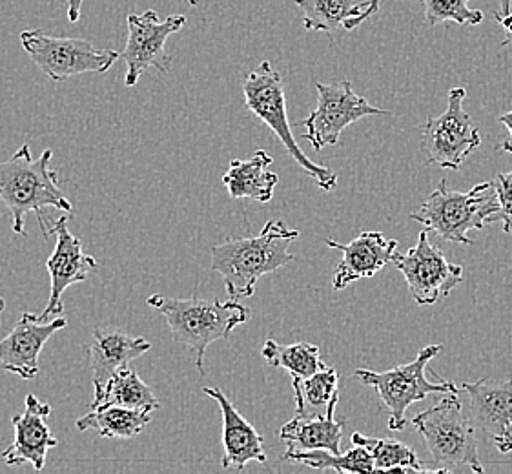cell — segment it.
<instances>
[{"label":"cell","mask_w":512,"mask_h":474,"mask_svg":"<svg viewBox=\"0 0 512 474\" xmlns=\"http://www.w3.org/2000/svg\"><path fill=\"white\" fill-rule=\"evenodd\" d=\"M500 8H502V17H509L512 13V0H500Z\"/></svg>","instance_id":"cell-35"},{"label":"cell","mask_w":512,"mask_h":474,"mask_svg":"<svg viewBox=\"0 0 512 474\" xmlns=\"http://www.w3.org/2000/svg\"><path fill=\"white\" fill-rule=\"evenodd\" d=\"M350 440L352 444L363 445L369 451L376 473H438L436 469L423 467L416 453L398 440L369 438L359 433L352 434Z\"/></svg>","instance_id":"cell-23"},{"label":"cell","mask_w":512,"mask_h":474,"mask_svg":"<svg viewBox=\"0 0 512 474\" xmlns=\"http://www.w3.org/2000/svg\"><path fill=\"white\" fill-rule=\"evenodd\" d=\"M327 245L341 252V259L334 268L332 287L343 290L359 279L372 278L379 270L392 263L398 241L387 239L381 232H361L349 245L327 239Z\"/></svg>","instance_id":"cell-17"},{"label":"cell","mask_w":512,"mask_h":474,"mask_svg":"<svg viewBox=\"0 0 512 474\" xmlns=\"http://www.w3.org/2000/svg\"><path fill=\"white\" fill-rule=\"evenodd\" d=\"M152 309L159 310L174 341L195 352L199 374H205L206 349L219 340H226L236 327L252 318V310L237 299H175L154 294L146 299Z\"/></svg>","instance_id":"cell-3"},{"label":"cell","mask_w":512,"mask_h":474,"mask_svg":"<svg viewBox=\"0 0 512 474\" xmlns=\"http://www.w3.org/2000/svg\"><path fill=\"white\" fill-rule=\"evenodd\" d=\"M339 396L330 403L328 411L321 416H294L290 422L281 427L279 438L287 442L288 449L297 451H330L341 453V440L345 422L334 418Z\"/></svg>","instance_id":"cell-20"},{"label":"cell","mask_w":512,"mask_h":474,"mask_svg":"<svg viewBox=\"0 0 512 474\" xmlns=\"http://www.w3.org/2000/svg\"><path fill=\"white\" fill-rule=\"evenodd\" d=\"M283 462L303 464L318 471L332 469L336 473H376L369 451L363 445H356L345 454L330 451H296L287 449L281 456Z\"/></svg>","instance_id":"cell-27"},{"label":"cell","mask_w":512,"mask_h":474,"mask_svg":"<svg viewBox=\"0 0 512 474\" xmlns=\"http://www.w3.org/2000/svg\"><path fill=\"white\" fill-rule=\"evenodd\" d=\"M21 44L31 62L55 83L82 73L108 72L121 59L115 50H97L88 41L52 37L41 30L22 31Z\"/></svg>","instance_id":"cell-8"},{"label":"cell","mask_w":512,"mask_h":474,"mask_svg":"<svg viewBox=\"0 0 512 474\" xmlns=\"http://www.w3.org/2000/svg\"><path fill=\"white\" fill-rule=\"evenodd\" d=\"M84 0H68V19L70 22L79 21Z\"/></svg>","instance_id":"cell-34"},{"label":"cell","mask_w":512,"mask_h":474,"mask_svg":"<svg viewBox=\"0 0 512 474\" xmlns=\"http://www.w3.org/2000/svg\"><path fill=\"white\" fill-rule=\"evenodd\" d=\"M379 6H381V0H369V8L363 11L361 15H358V17H354V19H349V21L345 22V24H343V28L349 31L356 30L361 22L367 21V19H370L372 15H376V13H378Z\"/></svg>","instance_id":"cell-31"},{"label":"cell","mask_w":512,"mask_h":474,"mask_svg":"<svg viewBox=\"0 0 512 474\" xmlns=\"http://www.w3.org/2000/svg\"><path fill=\"white\" fill-rule=\"evenodd\" d=\"M66 325L68 321L61 316L52 321H39L35 314L22 312L19 323L0 341V367L21 376L22 380H33L39 374V356L46 341Z\"/></svg>","instance_id":"cell-16"},{"label":"cell","mask_w":512,"mask_h":474,"mask_svg":"<svg viewBox=\"0 0 512 474\" xmlns=\"http://www.w3.org/2000/svg\"><path fill=\"white\" fill-rule=\"evenodd\" d=\"M92 338L86 351L93 372V400H99L113 376L150 351L152 343L144 338L130 336L121 329H95Z\"/></svg>","instance_id":"cell-18"},{"label":"cell","mask_w":512,"mask_h":474,"mask_svg":"<svg viewBox=\"0 0 512 474\" xmlns=\"http://www.w3.org/2000/svg\"><path fill=\"white\" fill-rule=\"evenodd\" d=\"M410 219L445 241L471 245V230H483L500 221V201L494 181L472 186L467 192H452L447 179H441L438 188L425 199L418 212L410 214Z\"/></svg>","instance_id":"cell-4"},{"label":"cell","mask_w":512,"mask_h":474,"mask_svg":"<svg viewBox=\"0 0 512 474\" xmlns=\"http://www.w3.org/2000/svg\"><path fill=\"white\" fill-rule=\"evenodd\" d=\"M190 6H197V0H186Z\"/></svg>","instance_id":"cell-37"},{"label":"cell","mask_w":512,"mask_h":474,"mask_svg":"<svg viewBox=\"0 0 512 474\" xmlns=\"http://www.w3.org/2000/svg\"><path fill=\"white\" fill-rule=\"evenodd\" d=\"M465 97V88H452L447 110L423 126L421 150L427 155L429 165L458 170L463 161L482 145L480 130L472 123L471 115L463 110Z\"/></svg>","instance_id":"cell-9"},{"label":"cell","mask_w":512,"mask_h":474,"mask_svg":"<svg viewBox=\"0 0 512 474\" xmlns=\"http://www.w3.org/2000/svg\"><path fill=\"white\" fill-rule=\"evenodd\" d=\"M50 234L57 236L55 250L46 261L48 274L52 279V292H50L48 307L37 316L39 321H52L59 318L64 310L62 305L64 290L70 289L75 283H84L90 276V272L97 268L95 258L84 252L81 237L73 236L68 230V216L59 217L53 223V227H50Z\"/></svg>","instance_id":"cell-13"},{"label":"cell","mask_w":512,"mask_h":474,"mask_svg":"<svg viewBox=\"0 0 512 474\" xmlns=\"http://www.w3.org/2000/svg\"><path fill=\"white\" fill-rule=\"evenodd\" d=\"M6 309V301L0 296V325H2V312Z\"/></svg>","instance_id":"cell-36"},{"label":"cell","mask_w":512,"mask_h":474,"mask_svg":"<svg viewBox=\"0 0 512 474\" xmlns=\"http://www.w3.org/2000/svg\"><path fill=\"white\" fill-rule=\"evenodd\" d=\"M303 10V26L308 31L332 33L349 19H354L369 8V0H296Z\"/></svg>","instance_id":"cell-28"},{"label":"cell","mask_w":512,"mask_h":474,"mask_svg":"<svg viewBox=\"0 0 512 474\" xmlns=\"http://www.w3.org/2000/svg\"><path fill=\"white\" fill-rule=\"evenodd\" d=\"M440 343L423 347L414 361L398 365L394 369L385 372L367 371L358 369L354 372V378L367 387H372L378 392L379 400L383 407L389 411L390 431H403L407 425V411L412 403L421 402L429 398L431 394H458L461 387L456 383L438 382L432 383L425 378L427 367L438 354Z\"/></svg>","instance_id":"cell-6"},{"label":"cell","mask_w":512,"mask_h":474,"mask_svg":"<svg viewBox=\"0 0 512 474\" xmlns=\"http://www.w3.org/2000/svg\"><path fill=\"white\" fill-rule=\"evenodd\" d=\"M471 0H421L425 10V21L431 26L441 22H458L463 26H478L483 22L480 10L469 8Z\"/></svg>","instance_id":"cell-29"},{"label":"cell","mask_w":512,"mask_h":474,"mask_svg":"<svg viewBox=\"0 0 512 474\" xmlns=\"http://www.w3.org/2000/svg\"><path fill=\"white\" fill-rule=\"evenodd\" d=\"M500 123L509 130V139L503 141L502 145L498 146L505 154H512V110L507 114L500 115Z\"/></svg>","instance_id":"cell-32"},{"label":"cell","mask_w":512,"mask_h":474,"mask_svg":"<svg viewBox=\"0 0 512 474\" xmlns=\"http://www.w3.org/2000/svg\"><path fill=\"white\" fill-rule=\"evenodd\" d=\"M52 407L41 402L35 394L26 396L24 413L15 414L11 425L15 429L13 444L2 453V460L10 467L31 464L37 473H41L46 464V454L59 445V440L53 436L48 427V416Z\"/></svg>","instance_id":"cell-15"},{"label":"cell","mask_w":512,"mask_h":474,"mask_svg":"<svg viewBox=\"0 0 512 474\" xmlns=\"http://www.w3.org/2000/svg\"><path fill=\"white\" fill-rule=\"evenodd\" d=\"M52 157L53 150L48 148L39 159H33L30 145H22L8 161L0 163V207L10 212L11 228L17 236L26 234L24 221L28 214L37 216L44 237H48L42 212L46 208L72 212V203L57 185Z\"/></svg>","instance_id":"cell-1"},{"label":"cell","mask_w":512,"mask_h":474,"mask_svg":"<svg viewBox=\"0 0 512 474\" xmlns=\"http://www.w3.org/2000/svg\"><path fill=\"white\" fill-rule=\"evenodd\" d=\"M471 402L472 422L500 453L512 451V380L482 378L461 383Z\"/></svg>","instance_id":"cell-14"},{"label":"cell","mask_w":512,"mask_h":474,"mask_svg":"<svg viewBox=\"0 0 512 474\" xmlns=\"http://www.w3.org/2000/svg\"><path fill=\"white\" fill-rule=\"evenodd\" d=\"M494 19L498 21V24L502 26L503 30L507 31V37H505L502 42L503 48H511L512 50V13L509 17H502L500 13H496Z\"/></svg>","instance_id":"cell-33"},{"label":"cell","mask_w":512,"mask_h":474,"mask_svg":"<svg viewBox=\"0 0 512 474\" xmlns=\"http://www.w3.org/2000/svg\"><path fill=\"white\" fill-rule=\"evenodd\" d=\"M243 93L246 108L277 135V139L287 148L288 154L297 165L301 166L308 176L316 179L321 190H334L338 186V174L327 166L318 165L312 159H308L301 146L297 145V139L292 134L288 121L285 84L270 62H261L257 70L246 75Z\"/></svg>","instance_id":"cell-7"},{"label":"cell","mask_w":512,"mask_h":474,"mask_svg":"<svg viewBox=\"0 0 512 474\" xmlns=\"http://www.w3.org/2000/svg\"><path fill=\"white\" fill-rule=\"evenodd\" d=\"M297 237L283 221H268L257 236L212 247V270L221 274L230 299L252 298L259 279L294 261L288 247Z\"/></svg>","instance_id":"cell-2"},{"label":"cell","mask_w":512,"mask_h":474,"mask_svg":"<svg viewBox=\"0 0 512 474\" xmlns=\"http://www.w3.org/2000/svg\"><path fill=\"white\" fill-rule=\"evenodd\" d=\"M412 425L423 436L438 473H483L476 431L458 394L416 414Z\"/></svg>","instance_id":"cell-5"},{"label":"cell","mask_w":512,"mask_h":474,"mask_svg":"<svg viewBox=\"0 0 512 474\" xmlns=\"http://www.w3.org/2000/svg\"><path fill=\"white\" fill-rule=\"evenodd\" d=\"M152 411L130 409L121 405L92 409L86 416L77 420L79 431H95L103 438H121L130 440L143 433L146 425L152 422Z\"/></svg>","instance_id":"cell-22"},{"label":"cell","mask_w":512,"mask_h":474,"mask_svg":"<svg viewBox=\"0 0 512 474\" xmlns=\"http://www.w3.org/2000/svg\"><path fill=\"white\" fill-rule=\"evenodd\" d=\"M261 354L270 367L288 371L292 380H305L308 376L327 367L319 356L318 345H312L307 341L294 343V345H281L277 341L267 340L261 349Z\"/></svg>","instance_id":"cell-25"},{"label":"cell","mask_w":512,"mask_h":474,"mask_svg":"<svg viewBox=\"0 0 512 474\" xmlns=\"http://www.w3.org/2000/svg\"><path fill=\"white\" fill-rule=\"evenodd\" d=\"M110 405L146 409L152 413L161 409V403L157 400L154 391L139 378V374L132 367H126L113 376L104 387L103 396L99 400H93L92 409L110 407Z\"/></svg>","instance_id":"cell-24"},{"label":"cell","mask_w":512,"mask_h":474,"mask_svg":"<svg viewBox=\"0 0 512 474\" xmlns=\"http://www.w3.org/2000/svg\"><path fill=\"white\" fill-rule=\"evenodd\" d=\"M394 267L407 281L410 296L416 305H434L445 299L463 281V267L454 265L432 245L429 230H421L418 243L405 254H394Z\"/></svg>","instance_id":"cell-10"},{"label":"cell","mask_w":512,"mask_h":474,"mask_svg":"<svg viewBox=\"0 0 512 474\" xmlns=\"http://www.w3.org/2000/svg\"><path fill=\"white\" fill-rule=\"evenodd\" d=\"M318 90V106L303 121L307 139L316 150L325 146L338 145L339 137L350 124L358 123L363 117L370 115H387V110L376 108L358 93L352 90L350 81L341 83H316Z\"/></svg>","instance_id":"cell-11"},{"label":"cell","mask_w":512,"mask_h":474,"mask_svg":"<svg viewBox=\"0 0 512 474\" xmlns=\"http://www.w3.org/2000/svg\"><path fill=\"white\" fill-rule=\"evenodd\" d=\"M494 188L500 201V221L505 234H512V170L494 179Z\"/></svg>","instance_id":"cell-30"},{"label":"cell","mask_w":512,"mask_h":474,"mask_svg":"<svg viewBox=\"0 0 512 474\" xmlns=\"http://www.w3.org/2000/svg\"><path fill=\"white\" fill-rule=\"evenodd\" d=\"M185 22V15H170L161 21L155 10L128 17V42L121 52V59L126 62V88L139 83L148 68H157L159 72L170 70L172 55L166 52V41L181 30Z\"/></svg>","instance_id":"cell-12"},{"label":"cell","mask_w":512,"mask_h":474,"mask_svg":"<svg viewBox=\"0 0 512 474\" xmlns=\"http://www.w3.org/2000/svg\"><path fill=\"white\" fill-rule=\"evenodd\" d=\"M206 396L216 400L221 414H223V445L225 454L221 465L225 469H237L243 471L250 462L267 464V453L263 447V438L257 433L252 423L245 420V416L237 411L234 403L225 396V392L205 387Z\"/></svg>","instance_id":"cell-19"},{"label":"cell","mask_w":512,"mask_h":474,"mask_svg":"<svg viewBox=\"0 0 512 474\" xmlns=\"http://www.w3.org/2000/svg\"><path fill=\"white\" fill-rule=\"evenodd\" d=\"M296 394V416H321L339 396V374L325 367L305 380H292Z\"/></svg>","instance_id":"cell-26"},{"label":"cell","mask_w":512,"mask_h":474,"mask_svg":"<svg viewBox=\"0 0 512 474\" xmlns=\"http://www.w3.org/2000/svg\"><path fill=\"white\" fill-rule=\"evenodd\" d=\"M272 163V155H268L265 150H257L248 161H232L223 176V185L230 197L268 203L279 183V176L270 170Z\"/></svg>","instance_id":"cell-21"}]
</instances>
